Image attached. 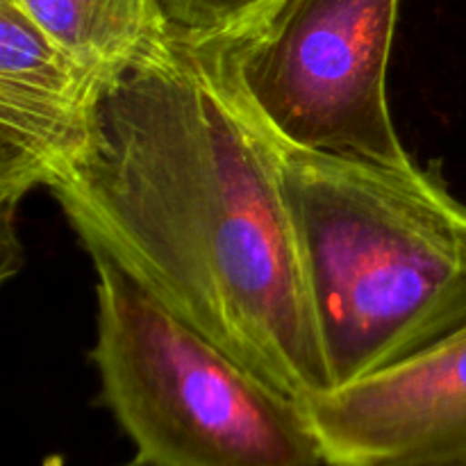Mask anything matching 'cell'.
Masks as SVG:
<instances>
[{
    "instance_id": "obj_8",
    "label": "cell",
    "mask_w": 466,
    "mask_h": 466,
    "mask_svg": "<svg viewBox=\"0 0 466 466\" xmlns=\"http://www.w3.org/2000/svg\"><path fill=\"white\" fill-rule=\"evenodd\" d=\"M282 0H162L171 30L194 39H232Z\"/></svg>"
},
{
    "instance_id": "obj_4",
    "label": "cell",
    "mask_w": 466,
    "mask_h": 466,
    "mask_svg": "<svg viewBox=\"0 0 466 466\" xmlns=\"http://www.w3.org/2000/svg\"><path fill=\"white\" fill-rule=\"evenodd\" d=\"M400 0H282L221 46L232 82L282 139L403 164L387 96Z\"/></svg>"
},
{
    "instance_id": "obj_9",
    "label": "cell",
    "mask_w": 466,
    "mask_h": 466,
    "mask_svg": "<svg viewBox=\"0 0 466 466\" xmlns=\"http://www.w3.org/2000/svg\"><path fill=\"white\" fill-rule=\"evenodd\" d=\"M118 466H146V464L141 462L139 458H135V460H130V462H126V464H118Z\"/></svg>"
},
{
    "instance_id": "obj_6",
    "label": "cell",
    "mask_w": 466,
    "mask_h": 466,
    "mask_svg": "<svg viewBox=\"0 0 466 466\" xmlns=\"http://www.w3.org/2000/svg\"><path fill=\"white\" fill-rule=\"evenodd\" d=\"M303 408L326 466L466 462V332Z\"/></svg>"
},
{
    "instance_id": "obj_2",
    "label": "cell",
    "mask_w": 466,
    "mask_h": 466,
    "mask_svg": "<svg viewBox=\"0 0 466 466\" xmlns=\"http://www.w3.org/2000/svg\"><path fill=\"white\" fill-rule=\"evenodd\" d=\"M264 127L294 218L330 391L462 332L466 203L440 167L321 153Z\"/></svg>"
},
{
    "instance_id": "obj_7",
    "label": "cell",
    "mask_w": 466,
    "mask_h": 466,
    "mask_svg": "<svg viewBox=\"0 0 466 466\" xmlns=\"http://www.w3.org/2000/svg\"><path fill=\"white\" fill-rule=\"evenodd\" d=\"M46 35L114 82L171 32L162 0H12Z\"/></svg>"
},
{
    "instance_id": "obj_3",
    "label": "cell",
    "mask_w": 466,
    "mask_h": 466,
    "mask_svg": "<svg viewBox=\"0 0 466 466\" xmlns=\"http://www.w3.org/2000/svg\"><path fill=\"white\" fill-rule=\"evenodd\" d=\"M96 267L100 400L146 466H326L300 400L237 362L114 264Z\"/></svg>"
},
{
    "instance_id": "obj_10",
    "label": "cell",
    "mask_w": 466,
    "mask_h": 466,
    "mask_svg": "<svg viewBox=\"0 0 466 466\" xmlns=\"http://www.w3.org/2000/svg\"><path fill=\"white\" fill-rule=\"evenodd\" d=\"M431 466H466V462H446V464H431Z\"/></svg>"
},
{
    "instance_id": "obj_11",
    "label": "cell",
    "mask_w": 466,
    "mask_h": 466,
    "mask_svg": "<svg viewBox=\"0 0 466 466\" xmlns=\"http://www.w3.org/2000/svg\"><path fill=\"white\" fill-rule=\"evenodd\" d=\"M462 332H466V328H464V330ZM458 335H460V332H458Z\"/></svg>"
},
{
    "instance_id": "obj_1",
    "label": "cell",
    "mask_w": 466,
    "mask_h": 466,
    "mask_svg": "<svg viewBox=\"0 0 466 466\" xmlns=\"http://www.w3.org/2000/svg\"><path fill=\"white\" fill-rule=\"evenodd\" d=\"M50 194L89 258L237 362L300 403L330 391L280 168L217 41L171 30L123 73Z\"/></svg>"
},
{
    "instance_id": "obj_5",
    "label": "cell",
    "mask_w": 466,
    "mask_h": 466,
    "mask_svg": "<svg viewBox=\"0 0 466 466\" xmlns=\"http://www.w3.org/2000/svg\"><path fill=\"white\" fill-rule=\"evenodd\" d=\"M114 80L0 0V209L3 276L18 264L14 218L39 187L53 189L89 155Z\"/></svg>"
}]
</instances>
